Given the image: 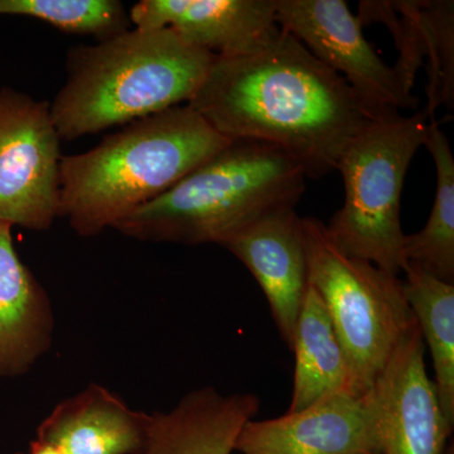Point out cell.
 <instances>
[{
	"label": "cell",
	"mask_w": 454,
	"mask_h": 454,
	"mask_svg": "<svg viewBox=\"0 0 454 454\" xmlns=\"http://www.w3.org/2000/svg\"><path fill=\"white\" fill-rule=\"evenodd\" d=\"M231 140L184 104L124 125L61 162L59 217L82 238L114 229Z\"/></svg>",
	"instance_id": "obj_2"
},
{
	"label": "cell",
	"mask_w": 454,
	"mask_h": 454,
	"mask_svg": "<svg viewBox=\"0 0 454 454\" xmlns=\"http://www.w3.org/2000/svg\"><path fill=\"white\" fill-rule=\"evenodd\" d=\"M13 454H64L59 448L53 444L47 443V442L41 441V439L35 438L29 443L28 450L26 452H17Z\"/></svg>",
	"instance_id": "obj_21"
},
{
	"label": "cell",
	"mask_w": 454,
	"mask_h": 454,
	"mask_svg": "<svg viewBox=\"0 0 454 454\" xmlns=\"http://www.w3.org/2000/svg\"><path fill=\"white\" fill-rule=\"evenodd\" d=\"M276 13L280 29L346 80L372 121L417 107L418 98L376 53L343 0H276Z\"/></svg>",
	"instance_id": "obj_8"
},
{
	"label": "cell",
	"mask_w": 454,
	"mask_h": 454,
	"mask_svg": "<svg viewBox=\"0 0 454 454\" xmlns=\"http://www.w3.org/2000/svg\"><path fill=\"white\" fill-rule=\"evenodd\" d=\"M216 56L168 28H133L71 49L50 104L61 140H76L190 103Z\"/></svg>",
	"instance_id": "obj_3"
},
{
	"label": "cell",
	"mask_w": 454,
	"mask_h": 454,
	"mask_svg": "<svg viewBox=\"0 0 454 454\" xmlns=\"http://www.w3.org/2000/svg\"><path fill=\"white\" fill-rule=\"evenodd\" d=\"M306 179L300 164L282 149L231 140L114 230L146 243L220 245L254 221L295 208Z\"/></svg>",
	"instance_id": "obj_4"
},
{
	"label": "cell",
	"mask_w": 454,
	"mask_h": 454,
	"mask_svg": "<svg viewBox=\"0 0 454 454\" xmlns=\"http://www.w3.org/2000/svg\"><path fill=\"white\" fill-rule=\"evenodd\" d=\"M188 106L227 139L282 149L312 179L373 121L346 80L280 28L252 52L216 56Z\"/></svg>",
	"instance_id": "obj_1"
},
{
	"label": "cell",
	"mask_w": 454,
	"mask_h": 454,
	"mask_svg": "<svg viewBox=\"0 0 454 454\" xmlns=\"http://www.w3.org/2000/svg\"><path fill=\"white\" fill-rule=\"evenodd\" d=\"M129 18L136 28H168L217 57L252 52L279 29L276 0H140Z\"/></svg>",
	"instance_id": "obj_12"
},
{
	"label": "cell",
	"mask_w": 454,
	"mask_h": 454,
	"mask_svg": "<svg viewBox=\"0 0 454 454\" xmlns=\"http://www.w3.org/2000/svg\"><path fill=\"white\" fill-rule=\"evenodd\" d=\"M62 158L50 103L0 89V223L32 231L55 223Z\"/></svg>",
	"instance_id": "obj_7"
},
{
	"label": "cell",
	"mask_w": 454,
	"mask_h": 454,
	"mask_svg": "<svg viewBox=\"0 0 454 454\" xmlns=\"http://www.w3.org/2000/svg\"><path fill=\"white\" fill-rule=\"evenodd\" d=\"M444 454H453V443H452V442H450V444H448V446L446 448V452H444Z\"/></svg>",
	"instance_id": "obj_22"
},
{
	"label": "cell",
	"mask_w": 454,
	"mask_h": 454,
	"mask_svg": "<svg viewBox=\"0 0 454 454\" xmlns=\"http://www.w3.org/2000/svg\"><path fill=\"white\" fill-rule=\"evenodd\" d=\"M249 269L264 292L278 331L293 348L295 325L309 291L301 217L286 208L254 221L220 244Z\"/></svg>",
	"instance_id": "obj_11"
},
{
	"label": "cell",
	"mask_w": 454,
	"mask_h": 454,
	"mask_svg": "<svg viewBox=\"0 0 454 454\" xmlns=\"http://www.w3.org/2000/svg\"><path fill=\"white\" fill-rule=\"evenodd\" d=\"M259 411L255 394L190 391L169 411L151 413L145 443L134 454H232L239 433Z\"/></svg>",
	"instance_id": "obj_13"
},
{
	"label": "cell",
	"mask_w": 454,
	"mask_h": 454,
	"mask_svg": "<svg viewBox=\"0 0 454 454\" xmlns=\"http://www.w3.org/2000/svg\"><path fill=\"white\" fill-rule=\"evenodd\" d=\"M418 18L429 59L428 106L430 118L441 104L453 107V2H418Z\"/></svg>",
	"instance_id": "obj_20"
},
{
	"label": "cell",
	"mask_w": 454,
	"mask_h": 454,
	"mask_svg": "<svg viewBox=\"0 0 454 454\" xmlns=\"http://www.w3.org/2000/svg\"><path fill=\"white\" fill-rule=\"evenodd\" d=\"M404 274L406 301L432 355L439 405L454 428V284L414 262L406 264Z\"/></svg>",
	"instance_id": "obj_17"
},
{
	"label": "cell",
	"mask_w": 454,
	"mask_h": 454,
	"mask_svg": "<svg viewBox=\"0 0 454 454\" xmlns=\"http://www.w3.org/2000/svg\"><path fill=\"white\" fill-rule=\"evenodd\" d=\"M417 319L367 391L384 454H444L452 437L424 361Z\"/></svg>",
	"instance_id": "obj_9"
},
{
	"label": "cell",
	"mask_w": 454,
	"mask_h": 454,
	"mask_svg": "<svg viewBox=\"0 0 454 454\" xmlns=\"http://www.w3.org/2000/svg\"><path fill=\"white\" fill-rule=\"evenodd\" d=\"M429 114L373 121L340 155L336 170L345 201L325 225L331 240L352 258L399 277L404 273L405 234L400 219L406 172L424 145Z\"/></svg>",
	"instance_id": "obj_5"
},
{
	"label": "cell",
	"mask_w": 454,
	"mask_h": 454,
	"mask_svg": "<svg viewBox=\"0 0 454 454\" xmlns=\"http://www.w3.org/2000/svg\"><path fill=\"white\" fill-rule=\"evenodd\" d=\"M423 146L435 163L437 190L426 225L417 234L405 235V258L438 279L454 284V158L434 118L429 119Z\"/></svg>",
	"instance_id": "obj_18"
},
{
	"label": "cell",
	"mask_w": 454,
	"mask_h": 454,
	"mask_svg": "<svg viewBox=\"0 0 454 454\" xmlns=\"http://www.w3.org/2000/svg\"><path fill=\"white\" fill-rule=\"evenodd\" d=\"M0 17H27L59 31L109 40L130 29L129 11L118 0H0Z\"/></svg>",
	"instance_id": "obj_19"
},
{
	"label": "cell",
	"mask_w": 454,
	"mask_h": 454,
	"mask_svg": "<svg viewBox=\"0 0 454 454\" xmlns=\"http://www.w3.org/2000/svg\"><path fill=\"white\" fill-rule=\"evenodd\" d=\"M151 413L137 411L100 384L55 405L35 438L64 454H134L145 443Z\"/></svg>",
	"instance_id": "obj_14"
},
{
	"label": "cell",
	"mask_w": 454,
	"mask_h": 454,
	"mask_svg": "<svg viewBox=\"0 0 454 454\" xmlns=\"http://www.w3.org/2000/svg\"><path fill=\"white\" fill-rule=\"evenodd\" d=\"M292 351L294 384L286 413L303 411L333 394H354L348 357L324 301L310 286L295 325Z\"/></svg>",
	"instance_id": "obj_16"
},
{
	"label": "cell",
	"mask_w": 454,
	"mask_h": 454,
	"mask_svg": "<svg viewBox=\"0 0 454 454\" xmlns=\"http://www.w3.org/2000/svg\"><path fill=\"white\" fill-rule=\"evenodd\" d=\"M309 283L324 301L351 372L352 393L365 395L415 321L404 283L331 240L325 223L301 219Z\"/></svg>",
	"instance_id": "obj_6"
},
{
	"label": "cell",
	"mask_w": 454,
	"mask_h": 454,
	"mask_svg": "<svg viewBox=\"0 0 454 454\" xmlns=\"http://www.w3.org/2000/svg\"><path fill=\"white\" fill-rule=\"evenodd\" d=\"M240 454H384L369 394L336 393L279 418L249 420L239 433Z\"/></svg>",
	"instance_id": "obj_10"
},
{
	"label": "cell",
	"mask_w": 454,
	"mask_h": 454,
	"mask_svg": "<svg viewBox=\"0 0 454 454\" xmlns=\"http://www.w3.org/2000/svg\"><path fill=\"white\" fill-rule=\"evenodd\" d=\"M0 223V378L28 372L52 345L55 316L46 289Z\"/></svg>",
	"instance_id": "obj_15"
}]
</instances>
